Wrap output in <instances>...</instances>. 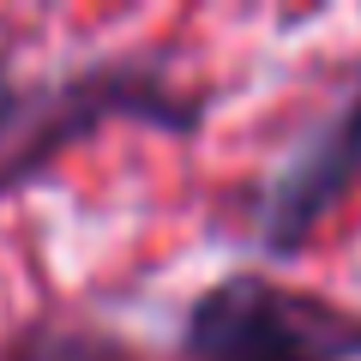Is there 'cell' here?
I'll use <instances>...</instances> for the list:
<instances>
[{"mask_svg":"<svg viewBox=\"0 0 361 361\" xmlns=\"http://www.w3.org/2000/svg\"><path fill=\"white\" fill-rule=\"evenodd\" d=\"M109 121H133L151 133H187L205 127V97L193 85H180L163 61H90L78 73L54 78V85L30 90L25 127L0 157V199H13L37 175H49L73 145H85Z\"/></svg>","mask_w":361,"mask_h":361,"instance_id":"1","label":"cell"},{"mask_svg":"<svg viewBox=\"0 0 361 361\" xmlns=\"http://www.w3.org/2000/svg\"><path fill=\"white\" fill-rule=\"evenodd\" d=\"M175 349L180 361H361V313L271 271H223L193 295Z\"/></svg>","mask_w":361,"mask_h":361,"instance_id":"2","label":"cell"},{"mask_svg":"<svg viewBox=\"0 0 361 361\" xmlns=\"http://www.w3.org/2000/svg\"><path fill=\"white\" fill-rule=\"evenodd\" d=\"M355 180H361V78L265 175V187L253 193V241L277 259L301 253L313 241V229L349 199Z\"/></svg>","mask_w":361,"mask_h":361,"instance_id":"3","label":"cell"},{"mask_svg":"<svg viewBox=\"0 0 361 361\" xmlns=\"http://www.w3.org/2000/svg\"><path fill=\"white\" fill-rule=\"evenodd\" d=\"M0 361H139V355L97 325H30L6 343Z\"/></svg>","mask_w":361,"mask_h":361,"instance_id":"4","label":"cell"},{"mask_svg":"<svg viewBox=\"0 0 361 361\" xmlns=\"http://www.w3.org/2000/svg\"><path fill=\"white\" fill-rule=\"evenodd\" d=\"M25 109H30V90L18 85L13 61H6V49H0V157H6V145L18 139V127H25Z\"/></svg>","mask_w":361,"mask_h":361,"instance_id":"5","label":"cell"}]
</instances>
